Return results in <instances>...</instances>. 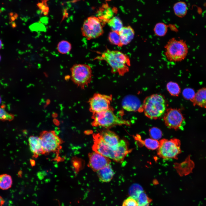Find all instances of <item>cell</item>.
Returning <instances> with one entry per match:
<instances>
[{
  "label": "cell",
  "instance_id": "cell-9",
  "mask_svg": "<svg viewBox=\"0 0 206 206\" xmlns=\"http://www.w3.org/2000/svg\"><path fill=\"white\" fill-rule=\"evenodd\" d=\"M82 35L88 40L97 38L104 32L101 20L94 16L88 17L84 21L81 28Z\"/></svg>",
  "mask_w": 206,
  "mask_h": 206
},
{
  "label": "cell",
  "instance_id": "cell-13",
  "mask_svg": "<svg viewBox=\"0 0 206 206\" xmlns=\"http://www.w3.org/2000/svg\"><path fill=\"white\" fill-rule=\"evenodd\" d=\"M104 142L114 150H116L120 139L119 136L114 132L107 129L99 133Z\"/></svg>",
  "mask_w": 206,
  "mask_h": 206
},
{
  "label": "cell",
  "instance_id": "cell-25",
  "mask_svg": "<svg viewBox=\"0 0 206 206\" xmlns=\"http://www.w3.org/2000/svg\"><path fill=\"white\" fill-rule=\"evenodd\" d=\"M143 191V189L140 186L134 184L130 187L129 192L130 196L137 200L140 194Z\"/></svg>",
  "mask_w": 206,
  "mask_h": 206
},
{
  "label": "cell",
  "instance_id": "cell-5",
  "mask_svg": "<svg viewBox=\"0 0 206 206\" xmlns=\"http://www.w3.org/2000/svg\"><path fill=\"white\" fill-rule=\"evenodd\" d=\"M94 144L92 149L94 151L98 152L114 161L121 163L125 157L122 150L118 146L116 150H114L108 145L101 138L99 133L93 135Z\"/></svg>",
  "mask_w": 206,
  "mask_h": 206
},
{
  "label": "cell",
  "instance_id": "cell-27",
  "mask_svg": "<svg viewBox=\"0 0 206 206\" xmlns=\"http://www.w3.org/2000/svg\"><path fill=\"white\" fill-rule=\"evenodd\" d=\"M137 201L138 206H149V203L151 201V199L143 191L139 196Z\"/></svg>",
  "mask_w": 206,
  "mask_h": 206
},
{
  "label": "cell",
  "instance_id": "cell-24",
  "mask_svg": "<svg viewBox=\"0 0 206 206\" xmlns=\"http://www.w3.org/2000/svg\"><path fill=\"white\" fill-rule=\"evenodd\" d=\"M108 39L112 44L119 47L122 46L119 33L112 31L108 35Z\"/></svg>",
  "mask_w": 206,
  "mask_h": 206
},
{
  "label": "cell",
  "instance_id": "cell-8",
  "mask_svg": "<svg viewBox=\"0 0 206 206\" xmlns=\"http://www.w3.org/2000/svg\"><path fill=\"white\" fill-rule=\"evenodd\" d=\"M40 137L45 154L55 153L58 154L62 148L63 141L53 130L43 131Z\"/></svg>",
  "mask_w": 206,
  "mask_h": 206
},
{
  "label": "cell",
  "instance_id": "cell-21",
  "mask_svg": "<svg viewBox=\"0 0 206 206\" xmlns=\"http://www.w3.org/2000/svg\"><path fill=\"white\" fill-rule=\"evenodd\" d=\"M13 181L11 175L7 174L0 175V189L5 190L11 188Z\"/></svg>",
  "mask_w": 206,
  "mask_h": 206
},
{
  "label": "cell",
  "instance_id": "cell-17",
  "mask_svg": "<svg viewBox=\"0 0 206 206\" xmlns=\"http://www.w3.org/2000/svg\"><path fill=\"white\" fill-rule=\"evenodd\" d=\"M96 173L99 180L104 182H108L110 181L114 175L110 164L98 171Z\"/></svg>",
  "mask_w": 206,
  "mask_h": 206
},
{
  "label": "cell",
  "instance_id": "cell-31",
  "mask_svg": "<svg viewBox=\"0 0 206 206\" xmlns=\"http://www.w3.org/2000/svg\"><path fill=\"white\" fill-rule=\"evenodd\" d=\"M195 94L193 90L189 88L185 89L183 92V96L185 98L192 101L194 98Z\"/></svg>",
  "mask_w": 206,
  "mask_h": 206
},
{
  "label": "cell",
  "instance_id": "cell-2",
  "mask_svg": "<svg viewBox=\"0 0 206 206\" xmlns=\"http://www.w3.org/2000/svg\"><path fill=\"white\" fill-rule=\"evenodd\" d=\"M142 108L147 117L150 119H157L162 116L165 112V100L161 95L152 94L145 99Z\"/></svg>",
  "mask_w": 206,
  "mask_h": 206
},
{
  "label": "cell",
  "instance_id": "cell-6",
  "mask_svg": "<svg viewBox=\"0 0 206 206\" xmlns=\"http://www.w3.org/2000/svg\"><path fill=\"white\" fill-rule=\"evenodd\" d=\"M181 142L176 138L160 140L157 150V154L164 159H175L181 153Z\"/></svg>",
  "mask_w": 206,
  "mask_h": 206
},
{
  "label": "cell",
  "instance_id": "cell-20",
  "mask_svg": "<svg viewBox=\"0 0 206 206\" xmlns=\"http://www.w3.org/2000/svg\"><path fill=\"white\" fill-rule=\"evenodd\" d=\"M107 23L112 31L118 33L123 27L122 21L117 16H114L107 22Z\"/></svg>",
  "mask_w": 206,
  "mask_h": 206
},
{
  "label": "cell",
  "instance_id": "cell-3",
  "mask_svg": "<svg viewBox=\"0 0 206 206\" xmlns=\"http://www.w3.org/2000/svg\"><path fill=\"white\" fill-rule=\"evenodd\" d=\"M165 55L170 62L182 61L186 57L188 48L185 42L175 38L170 39L165 46Z\"/></svg>",
  "mask_w": 206,
  "mask_h": 206
},
{
  "label": "cell",
  "instance_id": "cell-16",
  "mask_svg": "<svg viewBox=\"0 0 206 206\" xmlns=\"http://www.w3.org/2000/svg\"><path fill=\"white\" fill-rule=\"evenodd\" d=\"M119 34L122 45H126L129 43L133 39L135 31L131 26L128 25L123 27Z\"/></svg>",
  "mask_w": 206,
  "mask_h": 206
},
{
  "label": "cell",
  "instance_id": "cell-14",
  "mask_svg": "<svg viewBox=\"0 0 206 206\" xmlns=\"http://www.w3.org/2000/svg\"><path fill=\"white\" fill-rule=\"evenodd\" d=\"M122 105L124 109L128 111H136L140 110L142 105L139 100L132 95L126 96L123 99Z\"/></svg>",
  "mask_w": 206,
  "mask_h": 206
},
{
  "label": "cell",
  "instance_id": "cell-22",
  "mask_svg": "<svg viewBox=\"0 0 206 206\" xmlns=\"http://www.w3.org/2000/svg\"><path fill=\"white\" fill-rule=\"evenodd\" d=\"M168 29V26L165 23L159 22L155 25L153 31L156 35L159 37H163L167 33Z\"/></svg>",
  "mask_w": 206,
  "mask_h": 206
},
{
  "label": "cell",
  "instance_id": "cell-10",
  "mask_svg": "<svg viewBox=\"0 0 206 206\" xmlns=\"http://www.w3.org/2000/svg\"><path fill=\"white\" fill-rule=\"evenodd\" d=\"M112 99V96L94 94L89 101L90 111L94 114L109 109Z\"/></svg>",
  "mask_w": 206,
  "mask_h": 206
},
{
  "label": "cell",
  "instance_id": "cell-35",
  "mask_svg": "<svg viewBox=\"0 0 206 206\" xmlns=\"http://www.w3.org/2000/svg\"><path fill=\"white\" fill-rule=\"evenodd\" d=\"M5 203V201L0 196V206H2Z\"/></svg>",
  "mask_w": 206,
  "mask_h": 206
},
{
  "label": "cell",
  "instance_id": "cell-38",
  "mask_svg": "<svg viewBox=\"0 0 206 206\" xmlns=\"http://www.w3.org/2000/svg\"><path fill=\"white\" fill-rule=\"evenodd\" d=\"M1 98H0V102H1Z\"/></svg>",
  "mask_w": 206,
  "mask_h": 206
},
{
  "label": "cell",
  "instance_id": "cell-28",
  "mask_svg": "<svg viewBox=\"0 0 206 206\" xmlns=\"http://www.w3.org/2000/svg\"><path fill=\"white\" fill-rule=\"evenodd\" d=\"M143 143L147 148L152 150L158 149L159 145V142L157 140L152 138L145 139Z\"/></svg>",
  "mask_w": 206,
  "mask_h": 206
},
{
  "label": "cell",
  "instance_id": "cell-7",
  "mask_svg": "<svg viewBox=\"0 0 206 206\" xmlns=\"http://www.w3.org/2000/svg\"><path fill=\"white\" fill-rule=\"evenodd\" d=\"M71 78L73 82L84 88L90 82L92 71L90 66L86 64H75L71 68Z\"/></svg>",
  "mask_w": 206,
  "mask_h": 206
},
{
  "label": "cell",
  "instance_id": "cell-33",
  "mask_svg": "<svg viewBox=\"0 0 206 206\" xmlns=\"http://www.w3.org/2000/svg\"><path fill=\"white\" fill-rule=\"evenodd\" d=\"M13 118V115L9 113L3 109L0 108V120L11 121Z\"/></svg>",
  "mask_w": 206,
  "mask_h": 206
},
{
  "label": "cell",
  "instance_id": "cell-34",
  "mask_svg": "<svg viewBox=\"0 0 206 206\" xmlns=\"http://www.w3.org/2000/svg\"><path fill=\"white\" fill-rule=\"evenodd\" d=\"M122 206H138V204L137 200L130 196L124 201Z\"/></svg>",
  "mask_w": 206,
  "mask_h": 206
},
{
  "label": "cell",
  "instance_id": "cell-18",
  "mask_svg": "<svg viewBox=\"0 0 206 206\" xmlns=\"http://www.w3.org/2000/svg\"><path fill=\"white\" fill-rule=\"evenodd\" d=\"M193 101L195 105L206 108V88L199 90L195 94Z\"/></svg>",
  "mask_w": 206,
  "mask_h": 206
},
{
  "label": "cell",
  "instance_id": "cell-1",
  "mask_svg": "<svg viewBox=\"0 0 206 206\" xmlns=\"http://www.w3.org/2000/svg\"><path fill=\"white\" fill-rule=\"evenodd\" d=\"M95 59L105 61L111 67L112 73H117L121 76L129 71L130 66L128 56L118 50L107 49Z\"/></svg>",
  "mask_w": 206,
  "mask_h": 206
},
{
  "label": "cell",
  "instance_id": "cell-29",
  "mask_svg": "<svg viewBox=\"0 0 206 206\" xmlns=\"http://www.w3.org/2000/svg\"><path fill=\"white\" fill-rule=\"evenodd\" d=\"M103 10H102V16L101 17L103 18L102 19L107 22L111 18L114 17V13H115V11L113 9L109 7L104 8Z\"/></svg>",
  "mask_w": 206,
  "mask_h": 206
},
{
  "label": "cell",
  "instance_id": "cell-15",
  "mask_svg": "<svg viewBox=\"0 0 206 206\" xmlns=\"http://www.w3.org/2000/svg\"><path fill=\"white\" fill-rule=\"evenodd\" d=\"M28 141L30 150L34 158H37L40 155L45 154L39 137L30 136L29 138Z\"/></svg>",
  "mask_w": 206,
  "mask_h": 206
},
{
  "label": "cell",
  "instance_id": "cell-37",
  "mask_svg": "<svg viewBox=\"0 0 206 206\" xmlns=\"http://www.w3.org/2000/svg\"><path fill=\"white\" fill-rule=\"evenodd\" d=\"M106 1H110L112 0H105Z\"/></svg>",
  "mask_w": 206,
  "mask_h": 206
},
{
  "label": "cell",
  "instance_id": "cell-32",
  "mask_svg": "<svg viewBox=\"0 0 206 206\" xmlns=\"http://www.w3.org/2000/svg\"><path fill=\"white\" fill-rule=\"evenodd\" d=\"M48 0H42L41 2L37 4V7L41 10L42 13L45 15H48L49 8L47 5V2Z\"/></svg>",
  "mask_w": 206,
  "mask_h": 206
},
{
  "label": "cell",
  "instance_id": "cell-23",
  "mask_svg": "<svg viewBox=\"0 0 206 206\" xmlns=\"http://www.w3.org/2000/svg\"><path fill=\"white\" fill-rule=\"evenodd\" d=\"M72 48L71 43L66 40L60 41L58 44L57 49L59 53L65 54L69 53Z\"/></svg>",
  "mask_w": 206,
  "mask_h": 206
},
{
  "label": "cell",
  "instance_id": "cell-39",
  "mask_svg": "<svg viewBox=\"0 0 206 206\" xmlns=\"http://www.w3.org/2000/svg\"><path fill=\"white\" fill-rule=\"evenodd\" d=\"M0 59H1V57H0Z\"/></svg>",
  "mask_w": 206,
  "mask_h": 206
},
{
  "label": "cell",
  "instance_id": "cell-30",
  "mask_svg": "<svg viewBox=\"0 0 206 206\" xmlns=\"http://www.w3.org/2000/svg\"><path fill=\"white\" fill-rule=\"evenodd\" d=\"M149 134L152 138L157 140L160 139L162 136L161 131L156 127H153L149 130Z\"/></svg>",
  "mask_w": 206,
  "mask_h": 206
},
{
  "label": "cell",
  "instance_id": "cell-4",
  "mask_svg": "<svg viewBox=\"0 0 206 206\" xmlns=\"http://www.w3.org/2000/svg\"><path fill=\"white\" fill-rule=\"evenodd\" d=\"M92 125L95 127L108 128L117 125H129V121L120 118L114 114L112 108L93 114Z\"/></svg>",
  "mask_w": 206,
  "mask_h": 206
},
{
  "label": "cell",
  "instance_id": "cell-26",
  "mask_svg": "<svg viewBox=\"0 0 206 206\" xmlns=\"http://www.w3.org/2000/svg\"><path fill=\"white\" fill-rule=\"evenodd\" d=\"M167 87L169 93L172 96H178L180 92V89L177 83L170 82L167 83Z\"/></svg>",
  "mask_w": 206,
  "mask_h": 206
},
{
  "label": "cell",
  "instance_id": "cell-36",
  "mask_svg": "<svg viewBox=\"0 0 206 206\" xmlns=\"http://www.w3.org/2000/svg\"><path fill=\"white\" fill-rule=\"evenodd\" d=\"M2 42L0 39V49L2 47Z\"/></svg>",
  "mask_w": 206,
  "mask_h": 206
},
{
  "label": "cell",
  "instance_id": "cell-19",
  "mask_svg": "<svg viewBox=\"0 0 206 206\" xmlns=\"http://www.w3.org/2000/svg\"><path fill=\"white\" fill-rule=\"evenodd\" d=\"M173 9L175 14L179 17H182L185 16L187 12V5L183 1L176 3L173 6Z\"/></svg>",
  "mask_w": 206,
  "mask_h": 206
},
{
  "label": "cell",
  "instance_id": "cell-12",
  "mask_svg": "<svg viewBox=\"0 0 206 206\" xmlns=\"http://www.w3.org/2000/svg\"><path fill=\"white\" fill-rule=\"evenodd\" d=\"M89 167L94 171L97 172L105 167L110 164L109 159L94 151L89 155Z\"/></svg>",
  "mask_w": 206,
  "mask_h": 206
},
{
  "label": "cell",
  "instance_id": "cell-11",
  "mask_svg": "<svg viewBox=\"0 0 206 206\" xmlns=\"http://www.w3.org/2000/svg\"><path fill=\"white\" fill-rule=\"evenodd\" d=\"M164 120L168 127L175 130L183 129L185 124L182 114L179 110L175 109L168 110L165 115Z\"/></svg>",
  "mask_w": 206,
  "mask_h": 206
}]
</instances>
